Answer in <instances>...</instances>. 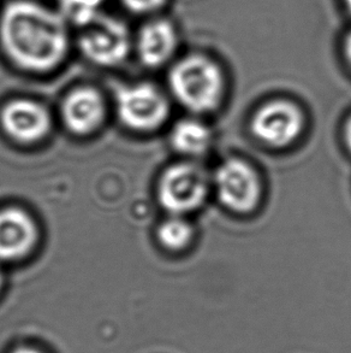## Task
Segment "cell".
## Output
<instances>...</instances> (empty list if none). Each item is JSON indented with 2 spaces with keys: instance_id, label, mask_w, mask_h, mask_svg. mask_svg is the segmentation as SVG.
<instances>
[{
  "instance_id": "6da1fadb",
  "label": "cell",
  "mask_w": 351,
  "mask_h": 353,
  "mask_svg": "<svg viewBox=\"0 0 351 353\" xmlns=\"http://www.w3.org/2000/svg\"><path fill=\"white\" fill-rule=\"evenodd\" d=\"M0 46L19 68L48 72L67 56V22L58 10L33 0H11L0 14Z\"/></svg>"
},
{
  "instance_id": "7a4b0ae2",
  "label": "cell",
  "mask_w": 351,
  "mask_h": 353,
  "mask_svg": "<svg viewBox=\"0 0 351 353\" xmlns=\"http://www.w3.org/2000/svg\"><path fill=\"white\" fill-rule=\"evenodd\" d=\"M170 86L187 109L207 112L217 108L222 99L224 77L213 61L201 54H191L172 68Z\"/></svg>"
},
{
  "instance_id": "3957f363",
  "label": "cell",
  "mask_w": 351,
  "mask_h": 353,
  "mask_svg": "<svg viewBox=\"0 0 351 353\" xmlns=\"http://www.w3.org/2000/svg\"><path fill=\"white\" fill-rule=\"evenodd\" d=\"M78 45L90 62L111 67L128 57L131 38L123 21L101 14L93 23L83 28Z\"/></svg>"
},
{
  "instance_id": "277c9868",
  "label": "cell",
  "mask_w": 351,
  "mask_h": 353,
  "mask_svg": "<svg viewBox=\"0 0 351 353\" xmlns=\"http://www.w3.org/2000/svg\"><path fill=\"white\" fill-rule=\"evenodd\" d=\"M207 191L209 182L204 169L194 163H180L162 175L159 199L167 210L182 215L200 208Z\"/></svg>"
},
{
  "instance_id": "5b68a950",
  "label": "cell",
  "mask_w": 351,
  "mask_h": 353,
  "mask_svg": "<svg viewBox=\"0 0 351 353\" xmlns=\"http://www.w3.org/2000/svg\"><path fill=\"white\" fill-rule=\"evenodd\" d=\"M215 187L224 205L237 212L252 211L262 196L255 170L241 159H228L215 172Z\"/></svg>"
},
{
  "instance_id": "8992f818",
  "label": "cell",
  "mask_w": 351,
  "mask_h": 353,
  "mask_svg": "<svg viewBox=\"0 0 351 353\" xmlns=\"http://www.w3.org/2000/svg\"><path fill=\"white\" fill-rule=\"evenodd\" d=\"M120 119L128 127L138 130H152L167 119V101L151 85L122 87L117 92Z\"/></svg>"
},
{
  "instance_id": "52a82bcc",
  "label": "cell",
  "mask_w": 351,
  "mask_h": 353,
  "mask_svg": "<svg viewBox=\"0 0 351 353\" xmlns=\"http://www.w3.org/2000/svg\"><path fill=\"white\" fill-rule=\"evenodd\" d=\"M304 119L297 106L285 101H275L262 106L252 121L254 135L262 143L283 148L299 138Z\"/></svg>"
},
{
  "instance_id": "ba28073f",
  "label": "cell",
  "mask_w": 351,
  "mask_h": 353,
  "mask_svg": "<svg viewBox=\"0 0 351 353\" xmlns=\"http://www.w3.org/2000/svg\"><path fill=\"white\" fill-rule=\"evenodd\" d=\"M6 132L22 141H34L47 133L50 119L43 108L28 101L11 103L3 112Z\"/></svg>"
},
{
  "instance_id": "9c48e42d",
  "label": "cell",
  "mask_w": 351,
  "mask_h": 353,
  "mask_svg": "<svg viewBox=\"0 0 351 353\" xmlns=\"http://www.w3.org/2000/svg\"><path fill=\"white\" fill-rule=\"evenodd\" d=\"M177 34L167 19H156L145 24L138 39V56L147 67H160L175 53Z\"/></svg>"
},
{
  "instance_id": "30bf717a",
  "label": "cell",
  "mask_w": 351,
  "mask_h": 353,
  "mask_svg": "<svg viewBox=\"0 0 351 353\" xmlns=\"http://www.w3.org/2000/svg\"><path fill=\"white\" fill-rule=\"evenodd\" d=\"M36 230L27 214L17 209L0 212V258L21 257L33 246Z\"/></svg>"
},
{
  "instance_id": "8fae6325",
  "label": "cell",
  "mask_w": 351,
  "mask_h": 353,
  "mask_svg": "<svg viewBox=\"0 0 351 353\" xmlns=\"http://www.w3.org/2000/svg\"><path fill=\"white\" fill-rule=\"evenodd\" d=\"M104 108L94 90L82 88L69 96L64 105V115L69 128L75 133H88L100 123Z\"/></svg>"
},
{
  "instance_id": "7c38bea8",
  "label": "cell",
  "mask_w": 351,
  "mask_h": 353,
  "mask_svg": "<svg viewBox=\"0 0 351 353\" xmlns=\"http://www.w3.org/2000/svg\"><path fill=\"white\" fill-rule=\"evenodd\" d=\"M209 129L195 119H184L176 124L171 141L178 152L187 156H200L206 152L211 143Z\"/></svg>"
},
{
  "instance_id": "4fadbf2b",
  "label": "cell",
  "mask_w": 351,
  "mask_h": 353,
  "mask_svg": "<svg viewBox=\"0 0 351 353\" xmlns=\"http://www.w3.org/2000/svg\"><path fill=\"white\" fill-rule=\"evenodd\" d=\"M106 0H58V11L67 23L85 28L103 14Z\"/></svg>"
},
{
  "instance_id": "5bb4252c",
  "label": "cell",
  "mask_w": 351,
  "mask_h": 353,
  "mask_svg": "<svg viewBox=\"0 0 351 353\" xmlns=\"http://www.w3.org/2000/svg\"><path fill=\"white\" fill-rule=\"evenodd\" d=\"M160 243L170 250H180L185 248L193 239L191 225L176 215L165 221L158 232Z\"/></svg>"
},
{
  "instance_id": "9a60e30c",
  "label": "cell",
  "mask_w": 351,
  "mask_h": 353,
  "mask_svg": "<svg viewBox=\"0 0 351 353\" xmlns=\"http://www.w3.org/2000/svg\"><path fill=\"white\" fill-rule=\"evenodd\" d=\"M167 0H122L124 6L133 14H151L160 9Z\"/></svg>"
},
{
  "instance_id": "2e32d148",
  "label": "cell",
  "mask_w": 351,
  "mask_h": 353,
  "mask_svg": "<svg viewBox=\"0 0 351 353\" xmlns=\"http://www.w3.org/2000/svg\"><path fill=\"white\" fill-rule=\"evenodd\" d=\"M344 50H345V56H347L348 61L351 64V33L348 35L345 39V43H344Z\"/></svg>"
},
{
  "instance_id": "e0dca14e",
  "label": "cell",
  "mask_w": 351,
  "mask_h": 353,
  "mask_svg": "<svg viewBox=\"0 0 351 353\" xmlns=\"http://www.w3.org/2000/svg\"><path fill=\"white\" fill-rule=\"evenodd\" d=\"M345 141H347L348 148L351 151V117L345 125Z\"/></svg>"
},
{
  "instance_id": "ac0fdd59",
  "label": "cell",
  "mask_w": 351,
  "mask_h": 353,
  "mask_svg": "<svg viewBox=\"0 0 351 353\" xmlns=\"http://www.w3.org/2000/svg\"><path fill=\"white\" fill-rule=\"evenodd\" d=\"M12 353H41L38 350L28 349V347H23V349L16 350Z\"/></svg>"
},
{
  "instance_id": "d6986e66",
  "label": "cell",
  "mask_w": 351,
  "mask_h": 353,
  "mask_svg": "<svg viewBox=\"0 0 351 353\" xmlns=\"http://www.w3.org/2000/svg\"><path fill=\"white\" fill-rule=\"evenodd\" d=\"M345 1V5H347L348 10H349V12L351 14V0H344Z\"/></svg>"
},
{
  "instance_id": "ffe728a7",
  "label": "cell",
  "mask_w": 351,
  "mask_h": 353,
  "mask_svg": "<svg viewBox=\"0 0 351 353\" xmlns=\"http://www.w3.org/2000/svg\"><path fill=\"white\" fill-rule=\"evenodd\" d=\"M0 286H1V275H0Z\"/></svg>"
}]
</instances>
